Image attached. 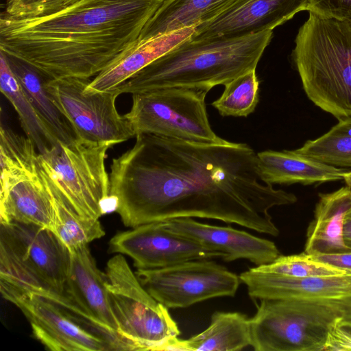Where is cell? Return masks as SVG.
Masks as SVG:
<instances>
[{
  "label": "cell",
  "instance_id": "f1b7e54d",
  "mask_svg": "<svg viewBox=\"0 0 351 351\" xmlns=\"http://www.w3.org/2000/svg\"><path fill=\"white\" fill-rule=\"evenodd\" d=\"M252 268L263 273L300 278L347 274L343 270L314 261L304 252L289 256L280 255L272 263Z\"/></svg>",
  "mask_w": 351,
  "mask_h": 351
},
{
  "label": "cell",
  "instance_id": "836d02e7",
  "mask_svg": "<svg viewBox=\"0 0 351 351\" xmlns=\"http://www.w3.org/2000/svg\"><path fill=\"white\" fill-rule=\"evenodd\" d=\"M331 130L351 137V117L339 120L338 123L332 127Z\"/></svg>",
  "mask_w": 351,
  "mask_h": 351
},
{
  "label": "cell",
  "instance_id": "e0dca14e",
  "mask_svg": "<svg viewBox=\"0 0 351 351\" xmlns=\"http://www.w3.org/2000/svg\"><path fill=\"white\" fill-rule=\"evenodd\" d=\"M171 230L223 252L225 261L246 259L256 266L269 264L280 256L276 244L268 239L230 226L203 223L191 217L163 221Z\"/></svg>",
  "mask_w": 351,
  "mask_h": 351
},
{
  "label": "cell",
  "instance_id": "f546056e",
  "mask_svg": "<svg viewBox=\"0 0 351 351\" xmlns=\"http://www.w3.org/2000/svg\"><path fill=\"white\" fill-rule=\"evenodd\" d=\"M70 0H7L6 16L14 18L32 17L56 12L69 4Z\"/></svg>",
  "mask_w": 351,
  "mask_h": 351
},
{
  "label": "cell",
  "instance_id": "52a82bcc",
  "mask_svg": "<svg viewBox=\"0 0 351 351\" xmlns=\"http://www.w3.org/2000/svg\"><path fill=\"white\" fill-rule=\"evenodd\" d=\"M106 274L119 332L133 342L137 350H165L180 334L168 308L145 290L121 254L108 261Z\"/></svg>",
  "mask_w": 351,
  "mask_h": 351
},
{
  "label": "cell",
  "instance_id": "5b68a950",
  "mask_svg": "<svg viewBox=\"0 0 351 351\" xmlns=\"http://www.w3.org/2000/svg\"><path fill=\"white\" fill-rule=\"evenodd\" d=\"M3 297L29 322L35 337L53 351H112L121 335L100 323L64 294L24 291L0 285Z\"/></svg>",
  "mask_w": 351,
  "mask_h": 351
},
{
  "label": "cell",
  "instance_id": "74e56055",
  "mask_svg": "<svg viewBox=\"0 0 351 351\" xmlns=\"http://www.w3.org/2000/svg\"><path fill=\"white\" fill-rule=\"evenodd\" d=\"M79 1H80V0H70V1L69 3V4L67 5V6H69V5L73 4V3H76V2Z\"/></svg>",
  "mask_w": 351,
  "mask_h": 351
},
{
  "label": "cell",
  "instance_id": "83f0119b",
  "mask_svg": "<svg viewBox=\"0 0 351 351\" xmlns=\"http://www.w3.org/2000/svg\"><path fill=\"white\" fill-rule=\"evenodd\" d=\"M293 151L328 165L351 167V137L332 130Z\"/></svg>",
  "mask_w": 351,
  "mask_h": 351
},
{
  "label": "cell",
  "instance_id": "7a4b0ae2",
  "mask_svg": "<svg viewBox=\"0 0 351 351\" xmlns=\"http://www.w3.org/2000/svg\"><path fill=\"white\" fill-rule=\"evenodd\" d=\"M164 0H80L38 16L0 15V51L47 80H89L133 44Z\"/></svg>",
  "mask_w": 351,
  "mask_h": 351
},
{
  "label": "cell",
  "instance_id": "d4e9b609",
  "mask_svg": "<svg viewBox=\"0 0 351 351\" xmlns=\"http://www.w3.org/2000/svg\"><path fill=\"white\" fill-rule=\"evenodd\" d=\"M41 177L49 191L55 208L53 232L71 251L101 238L105 232L99 219H85L71 206L39 156Z\"/></svg>",
  "mask_w": 351,
  "mask_h": 351
},
{
  "label": "cell",
  "instance_id": "30bf717a",
  "mask_svg": "<svg viewBox=\"0 0 351 351\" xmlns=\"http://www.w3.org/2000/svg\"><path fill=\"white\" fill-rule=\"evenodd\" d=\"M112 146L76 138L40 154L71 206L83 218L99 219L105 213L110 186L106 159Z\"/></svg>",
  "mask_w": 351,
  "mask_h": 351
},
{
  "label": "cell",
  "instance_id": "484cf974",
  "mask_svg": "<svg viewBox=\"0 0 351 351\" xmlns=\"http://www.w3.org/2000/svg\"><path fill=\"white\" fill-rule=\"evenodd\" d=\"M1 92L18 114L21 127L40 154L48 152L58 142L43 125L15 77L5 55L0 51Z\"/></svg>",
  "mask_w": 351,
  "mask_h": 351
},
{
  "label": "cell",
  "instance_id": "9a60e30c",
  "mask_svg": "<svg viewBox=\"0 0 351 351\" xmlns=\"http://www.w3.org/2000/svg\"><path fill=\"white\" fill-rule=\"evenodd\" d=\"M310 0H233L214 18L195 27L192 40L235 38L272 31L298 12L307 10Z\"/></svg>",
  "mask_w": 351,
  "mask_h": 351
},
{
  "label": "cell",
  "instance_id": "277c9868",
  "mask_svg": "<svg viewBox=\"0 0 351 351\" xmlns=\"http://www.w3.org/2000/svg\"><path fill=\"white\" fill-rule=\"evenodd\" d=\"M292 57L308 98L338 120L351 117V21L309 12Z\"/></svg>",
  "mask_w": 351,
  "mask_h": 351
},
{
  "label": "cell",
  "instance_id": "ffe728a7",
  "mask_svg": "<svg viewBox=\"0 0 351 351\" xmlns=\"http://www.w3.org/2000/svg\"><path fill=\"white\" fill-rule=\"evenodd\" d=\"M351 212V187L319 193L314 218L307 228L304 253L308 255L351 252L343 239L345 217Z\"/></svg>",
  "mask_w": 351,
  "mask_h": 351
},
{
  "label": "cell",
  "instance_id": "8d00e7d4",
  "mask_svg": "<svg viewBox=\"0 0 351 351\" xmlns=\"http://www.w3.org/2000/svg\"><path fill=\"white\" fill-rule=\"evenodd\" d=\"M343 180L347 186L351 187V171H348L343 173Z\"/></svg>",
  "mask_w": 351,
  "mask_h": 351
},
{
  "label": "cell",
  "instance_id": "7c38bea8",
  "mask_svg": "<svg viewBox=\"0 0 351 351\" xmlns=\"http://www.w3.org/2000/svg\"><path fill=\"white\" fill-rule=\"evenodd\" d=\"M145 290L168 308H186L217 297H233L239 276L208 259L135 272Z\"/></svg>",
  "mask_w": 351,
  "mask_h": 351
},
{
  "label": "cell",
  "instance_id": "d6a6232c",
  "mask_svg": "<svg viewBox=\"0 0 351 351\" xmlns=\"http://www.w3.org/2000/svg\"><path fill=\"white\" fill-rule=\"evenodd\" d=\"M308 256L314 261L321 262L343 270L346 273L351 274V252L317 254Z\"/></svg>",
  "mask_w": 351,
  "mask_h": 351
},
{
  "label": "cell",
  "instance_id": "ba28073f",
  "mask_svg": "<svg viewBox=\"0 0 351 351\" xmlns=\"http://www.w3.org/2000/svg\"><path fill=\"white\" fill-rule=\"evenodd\" d=\"M208 90L164 88L132 94V105L124 117L135 137L143 134L190 141L220 143L226 140L212 130L205 99Z\"/></svg>",
  "mask_w": 351,
  "mask_h": 351
},
{
  "label": "cell",
  "instance_id": "4dcf8cb0",
  "mask_svg": "<svg viewBox=\"0 0 351 351\" xmlns=\"http://www.w3.org/2000/svg\"><path fill=\"white\" fill-rule=\"evenodd\" d=\"M307 10L324 17L351 21V0H310Z\"/></svg>",
  "mask_w": 351,
  "mask_h": 351
},
{
  "label": "cell",
  "instance_id": "4316f807",
  "mask_svg": "<svg viewBox=\"0 0 351 351\" xmlns=\"http://www.w3.org/2000/svg\"><path fill=\"white\" fill-rule=\"evenodd\" d=\"M224 86L221 95L212 103L221 116L246 117L254 111L259 101L256 69L238 76Z\"/></svg>",
  "mask_w": 351,
  "mask_h": 351
},
{
  "label": "cell",
  "instance_id": "6da1fadb",
  "mask_svg": "<svg viewBox=\"0 0 351 351\" xmlns=\"http://www.w3.org/2000/svg\"><path fill=\"white\" fill-rule=\"evenodd\" d=\"M110 195L126 227L197 217L277 237L269 210L297 202L263 179L247 144L143 134L110 166Z\"/></svg>",
  "mask_w": 351,
  "mask_h": 351
},
{
  "label": "cell",
  "instance_id": "8992f818",
  "mask_svg": "<svg viewBox=\"0 0 351 351\" xmlns=\"http://www.w3.org/2000/svg\"><path fill=\"white\" fill-rule=\"evenodd\" d=\"M71 252L51 230L1 223L0 284L31 292L64 294Z\"/></svg>",
  "mask_w": 351,
  "mask_h": 351
},
{
  "label": "cell",
  "instance_id": "7402d4cb",
  "mask_svg": "<svg viewBox=\"0 0 351 351\" xmlns=\"http://www.w3.org/2000/svg\"><path fill=\"white\" fill-rule=\"evenodd\" d=\"M250 345V318L239 312L216 311L206 330L187 339H173L165 350L235 351Z\"/></svg>",
  "mask_w": 351,
  "mask_h": 351
},
{
  "label": "cell",
  "instance_id": "e575fe53",
  "mask_svg": "<svg viewBox=\"0 0 351 351\" xmlns=\"http://www.w3.org/2000/svg\"><path fill=\"white\" fill-rule=\"evenodd\" d=\"M343 239L346 245L351 250V212L345 217Z\"/></svg>",
  "mask_w": 351,
  "mask_h": 351
},
{
  "label": "cell",
  "instance_id": "9c48e42d",
  "mask_svg": "<svg viewBox=\"0 0 351 351\" xmlns=\"http://www.w3.org/2000/svg\"><path fill=\"white\" fill-rule=\"evenodd\" d=\"M250 319L256 351H322L330 328L342 319L319 304L295 300H260Z\"/></svg>",
  "mask_w": 351,
  "mask_h": 351
},
{
  "label": "cell",
  "instance_id": "d590c367",
  "mask_svg": "<svg viewBox=\"0 0 351 351\" xmlns=\"http://www.w3.org/2000/svg\"><path fill=\"white\" fill-rule=\"evenodd\" d=\"M339 324L351 331V319H341L339 321Z\"/></svg>",
  "mask_w": 351,
  "mask_h": 351
},
{
  "label": "cell",
  "instance_id": "d6986e66",
  "mask_svg": "<svg viewBox=\"0 0 351 351\" xmlns=\"http://www.w3.org/2000/svg\"><path fill=\"white\" fill-rule=\"evenodd\" d=\"M194 31L195 27H188L148 39H137L96 75L84 92L114 90L141 69L189 39Z\"/></svg>",
  "mask_w": 351,
  "mask_h": 351
},
{
  "label": "cell",
  "instance_id": "5bb4252c",
  "mask_svg": "<svg viewBox=\"0 0 351 351\" xmlns=\"http://www.w3.org/2000/svg\"><path fill=\"white\" fill-rule=\"evenodd\" d=\"M254 301L263 299L295 300L315 303L351 319V274L293 277L263 273L252 267L239 275Z\"/></svg>",
  "mask_w": 351,
  "mask_h": 351
},
{
  "label": "cell",
  "instance_id": "3957f363",
  "mask_svg": "<svg viewBox=\"0 0 351 351\" xmlns=\"http://www.w3.org/2000/svg\"><path fill=\"white\" fill-rule=\"evenodd\" d=\"M272 35L269 30L229 38L190 37L114 90L120 95L171 87L209 91L256 69Z\"/></svg>",
  "mask_w": 351,
  "mask_h": 351
},
{
  "label": "cell",
  "instance_id": "ac0fdd59",
  "mask_svg": "<svg viewBox=\"0 0 351 351\" xmlns=\"http://www.w3.org/2000/svg\"><path fill=\"white\" fill-rule=\"evenodd\" d=\"M70 252L64 294L94 319L119 332L108 298L106 274L97 268L87 245Z\"/></svg>",
  "mask_w": 351,
  "mask_h": 351
},
{
  "label": "cell",
  "instance_id": "cb8c5ba5",
  "mask_svg": "<svg viewBox=\"0 0 351 351\" xmlns=\"http://www.w3.org/2000/svg\"><path fill=\"white\" fill-rule=\"evenodd\" d=\"M232 1L164 0L138 39H148L184 28L196 27L216 16Z\"/></svg>",
  "mask_w": 351,
  "mask_h": 351
},
{
  "label": "cell",
  "instance_id": "2e32d148",
  "mask_svg": "<svg viewBox=\"0 0 351 351\" xmlns=\"http://www.w3.org/2000/svg\"><path fill=\"white\" fill-rule=\"evenodd\" d=\"M0 183L1 223L16 221L53 231L55 208L40 175L39 158L27 165L1 169Z\"/></svg>",
  "mask_w": 351,
  "mask_h": 351
},
{
  "label": "cell",
  "instance_id": "1f68e13d",
  "mask_svg": "<svg viewBox=\"0 0 351 351\" xmlns=\"http://www.w3.org/2000/svg\"><path fill=\"white\" fill-rule=\"evenodd\" d=\"M339 321L329 330L323 350L351 351V331L341 326Z\"/></svg>",
  "mask_w": 351,
  "mask_h": 351
},
{
  "label": "cell",
  "instance_id": "44dd1931",
  "mask_svg": "<svg viewBox=\"0 0 351 351\" xmlns=\"http://www.w3.org/2000/svg\"><path fill=\"white\" fill-rule=\"evenodd\" d=\"M259 169L271 184H313L343 180L348 170L322 163L293 150H265L257 153Z\"/></svg>",
  "mask_w": 351,
  "mask_h": 351
},
{
  "label": "cell",
  "instance_id": "603a6c76",
  "mask_svg": "<svg viewBox=\"0 0 351 351\" xmlns=\"http://www.w3.org/2000/svg\"><path fill=\"white\" fill-rule=\"evenodd\" d=\"M3 53L43 125L58 143L69 144L73 142L76 136L71 125L45 88L47 80L30 64Z\"/></svg>",
  "mask_w": 351,
  "mask_h": 351
},
{
  "label": "cell",
  "instance_id": "4fadbf2b",
  "mask_svg": "<svg viewBox=\"0 0 351 351\" xmlns=\"http://www.w3.org/2000/svg\"><path fill=\"white\" fill-rule=\"evenodd\" d=\"M109 252L128 255L137 269H159L193 260L226 256L223 252L171 230L163 221L116 234L109 241Z\"/></svg>",
  "mask_w": 351,
  "mask_h": 351
},
{
  "label": "cell",
  "instance_id": "8fae6325",
  "mask_svg": "<svg viewBox=\"0 0 351 351\" xmlns=\"http://www.w3.org/2000/svg\"><path fill=\"white\" fill-rule=\"evenodd\" d=\"M90 81L76 77L47 80L45 88L71 125L76 138L114 145L135 137L124 115L116 107L120 95L115 90L87 93Z\"/></svg>",
  "mask_w": 351,
  "mask_h": 351
}]
</instances>
